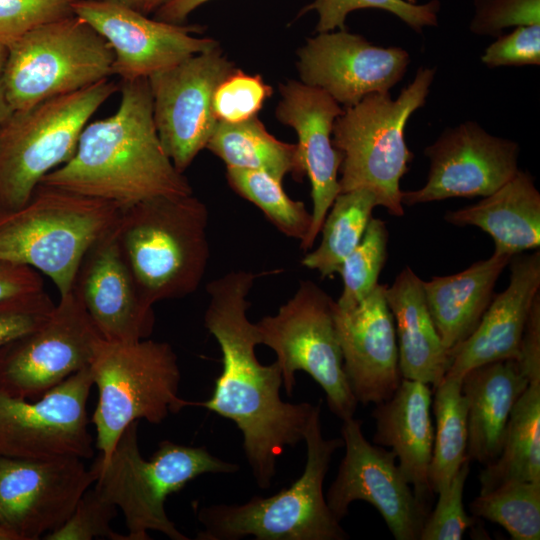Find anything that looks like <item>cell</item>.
<instances>
[{
	"label": "cell",
	"mask_w": 540,
	"mask_h": 540,
	"mask_svg": "<svg viewBox=\"0 0 540 540\" xmlns=\"http://www.w3.org/2000/svg\"><path fill=\"white\" fill-rule=\"evenodd\" d=\"M281 100L276 118L292 127L298 135L296 144L300 168L309 178L313 209L310 230L300 248L313 247L323 221L340 193L338 172L342 153L332 144L335 120L344 109L321 88L290 80L279 86Z\"/></svg>",
	"instance_id": "20"
},
{
	"label": "cell",
	"mask_w": 540,
	"mask_h": 540,
	"mask_svg": "<svg viewBox=\"0 0 540 540\" xmlns=\"http://www.w3.org/2000/svg\"><path fill=\"white\" fill-rule=\"evenodd\" d=\"M273 89L260 75L234 69L216 88L212 109L218 121L238 123L257 115Z\"/></svg>",
	"instance_id": "37"
},
{
	"label": "cell",
	"mask_w": 540,
	"mask_h": 540,
	"mask_svg": "<svg viewBox=\"0 0 540 540\" xmlns=\"http://www.w3.org/2000/svg\"><path fill=\"white\" fill-rule=\"evenodd\" d=\"M517 142L494 136L474 121L446 128L424 149L430 160L426 184L401 191L412 206L457 197L488 196L518 172Z\"/></svg>",
	"instance_id": "17"
},
{
	"label": "cell",
	"mask_w": 540,
	"mask_h": 540,
	"mask_svg": "<svg viewBox=\"0 0 540 540\" xmlns=\"http://www.w3.org/2000/svg\"><path fill=\"white\" fill-rule=\"evenodd\" d=\"M512 256L495 252L467 269L423 281L427 306L448 353L468 338L492 301L498 277Z\"/></svg>",
	"instance_id": "28"
},
{
	"label": "cell",
	"mask_w": 540,
	"mask_h": 540,
	"mask_svg": "<svg viewBox=\"0 0 540 540\" xmlns=\"http://www.w3.org/2000/svg\"><path fill=\"white\" fill-rule=\"evenodd\" d=\"M387 242L386 223L371 217L361 241L340 268L343 290L335 301L339 308L357 305L378 284L379 274L386 261Z\"/></svg>",
	"instance_id": "35"
},
{
	"label": "cell",
	"mask_w": 540,
	"mask_h": 540,
	"mask_svg": "<svg viewBox=\"0 0 540 540\" xmlns=\"http://www.w3.org/2000/svg\"><path fill=\"white\" fill-rule=\"evenodd\" d=\"M119 89L108 78L14 110L0 124V210L25 204L45 175L72 158L92 115Z\"/></svg>",
	"instance_id": "9"
},
{
	"label": "cell",
	"mask_w": 540,
	"mask_h": 540,
	"mask_svg": "<svg viewBox=\"0 0 540 540\" xmlns=\"http://www.w3.org/2000/svg\"><path fill=\"white\" fill-rule=\"evenodd\" d=\"M206 148L226 167L263 171L281 182L288 174L297 181L304 178L296 144L276 139L256 116L238 123L218 121Z\"/></svg>",
	"instance_id": "30"
},
{
	"label": "cell",
	"mask_w": 540,
	"mask_h": 540,
	"mask_svg": "<svg viewBox=\"0 0 540 540\" xmlns=\"http://www.w3.org/2000/svg\"><path fill=\"white\" fill-rule=\"evenodd\" d=\"M234 69L218 45L148 77L160 142L181 173L206 148L218 122L214 92Z\"/></svg>",
	"instance_id": "14"
},
{
	"label": "cell",
	"mask_w": 540,
	"mask_h": 540,
	"mask_svg": "<svg viewBox=\"0 0 540 540\" xmlns=\"http://www.w3.org/2000/svg\"><path fill=\"white\" fill-rule=\"evenodd\" d=\"M509 265L508 287L492 299L471 335L448 353L444 377L462 379L475 367L519 360L527 319L540 289V252L516 254Z\"/></svg>",
	"instance_id": "23"
},
{
	"label": "cell",
	"mask_w": 540,
	"mask_h": 540,
	"mask_svg": "<svg viewBox=\"0 0 540 540\" xmlns=\"http://www.w3.org/2000/svg\"><path fill=\"white\" fill-rule=\"evenodd\" d=\"M334 303L316 283L302 280L276 314L255 324L260 345L276 354L287 395L296 385L295 373L304 371L322 387L332 413L345 420L354 416L358 402L343 368Z\"/></svg>",
	"instance_id": "11"
},
{
	"label": "cell",
	"mask_w": 540,
	"mask_h": 540,
	"mask_svg": "<svg viewBox=\"0 0 540 540\" xmlns=\"http://www.w3.org/2000/svg\"><path fill=\"white\" fill-rule=\"evenodd\" d=\"M385 289L386 285L377 284L351 308H339L334 303L344 372L357 402L364 405L387 400L402 380L394 319Z\"/></svg>",
	"instance_id": "21"
},
{
	"label": "cell",
	"mask_w": 540,
	"mask_h": 540,
	"mask_svg": "<svg viewBox=\"0 0 540 540\" xmlns=\"http://www.w3.org/2000/svg\"><path fill=\"white\" fill-rule=\"evenodd\" d=\"M119 1L123 2L127 6L131 7L132 9L144 15H148L152 12H155L168 0H119Z\"/></svg>",
	"instance_id": "48"
},
{
	"label": "cell",
	"mask_w": 540,
	"mask_h": 540,
	"mask_svg": "<svg viewBox=\"0 0 540 540\" xmlns=\"http://www.w3.org/2000/svg\"><path fill=\"white\" fill-rule=\"evenodd\" d=\"M118 110L83 129L72 158L40 183L126 208L158 196L193 194L165 153L148 78L122 81Z\"/></svg>",
	"instance_id": "2"
},
{
	"label": "cell",
	"mask_w": 540,
	"mask_h": 540,
	"mask_svg": "<svg viewBox=\"0 0 540 540\" xmlns=\"http://www.w3.org/2000/svg\"><path fill=\"white\" fill-rule=\"evenodd\" d=\"M89 369L98 392L91 422L102 460L110 457L131 423L144 419L160 424L170 414L193 406L179 396L181 372L177 355L167 342L101 338Z\"/></svg>",
	"instance_id": "8"
},
{
	"label": "cell",
	"mask_w": 540,
	"mask_h": 540,
	"mask_svg": "<svg viewBox=\"0 0 540 540\" xmlns=\"http://www.w3.org/2000/svg\"><path fill=\"white\" fill-rule=\"evenodd\" d=\"M210 0H168L155 11L154 19L184 24L188 16L199 6Z\"/></svg>",
	"instance_id": "46"
},
{
	"label": "cell",
	"mask_w": 540,
	"mask_h": 540,
	"mask_svg": "<svg viewBox=\"0 0 540 540\" xmlns=\"http://www.w3.org/2000/svg\"><path fill=\"white\" fill-rule=\"evenodd\" d=\"M297 56L301 82L321 88L345 108L368 94L389 92L410 63L405 49L376 46L347 30L308 38Z\"/></svg>",
	"instance_id": "19"
},
{
	"label": "cell",
	"mask_w": 540,
	"mask_h": 540,
	"mask_svg": "<svg viewBox=\"0 0 540 540\" xmlns=\"http://www.w3.org/2000/svg\"><path fill=\"white\" fill-rule=\"evenodd\" d=\"M431 412L430 385L404 378L392 396L372 411L373 443L390 448L415 495L426 505L434 494L429 482L434 440Z\"/></svg>",
	"instance_id": "24"
},
{
	"label": "cell",
	"mask_w": 540,
	"mask_h": 540,
	"mask_svg": "<svg viewBox=\"0 0 540 540\" xmlns=\"http://www.w3.org/2000/svg\"><path fill=\"white\" fill-rule=\"evenodd\" d=\"M321 404L314 406L304 435L307 459L291 486L270 496H253L243 504H212L198 511L203 529L198 540H345L348 533L334 517L323 493L332 456L342 438L325 439Z\"/></svg>",
	"instance_id": "6"
},
{
	"label": "cell",
	"mask_w": 540,
	"mask_h": 540,
	"mask_svg": "<svg viewBox=\"0 0 540 540\" xmlns=\"http://www.w3.org/2000/svg\"><path fill=\"white\" fill-rule=\"evenodd\" d=\"M385 298L394 319L402 378L436 387L449 356L431 318L423 280L407 266L386 285Z\"/></svg>",
	"instance_id": "26"
},
{
	"label": "cell",
	"mask_w": 540,
	"mask_h": 540,
	"mask_svg": "<svg viewBox=\"0 0 540 540\" xmlns=\"http://www.w3.org/2000/svg\"><path fill=\"white\" fill-rule=\"evenodd\" d=\"M513 480L540 483V379L529 381L515 403L500 455L479 474L480 493Z\"/></svg>",
	"instance_id": "29"
},
{
	"label": "cell",
	"mask_w": 540,
	"mask_h": 540,
	"mask_svg": "<svg viewBox=\"0 0 540 540\" xmlns=\"http://www.w3.org/2000/svg\"><path fill=\"white\" fill-rule=\"evenodd\" d=\"M345 455L325 496L340 522L356 500L371 504L396 540H420L428 516L427 505L414 493L398 466L395 454L364 437L362 422L342 420Z\"/></svg>",
	"instance_id": "15"
},
{
	"label": "cell",
	"mask_w": 540,
	"mask_h": 540,
	"mask_svg": "<svg viewBox=\"0 0 540 540\" xmlns=\"http://www.w3.org/2000/svg\"><path fill=\"white\" fill-rule=\"evenodd\" d=\"M476 518L501 525L513 540L540 539V483L508 481L469 504Z\"/></svg>",
	"instance_id": "34"
},
{
	"label": "cell",
	"mask_w": 540,
	"mask_h": 540,
	"mask_svg": "<svg viewBox=\"0 0 540 540\" xmlns=\"http://www.w3.org/2000/svg\"><path fill=\"white\" fill-rule=\"evenodd\" d=\"M470 31L498 37L504 29L540 24V0H473Z\"/></svg>",
	"instance_id": "41"
},
{
	"label": "cell",
	"mask_w": 540,
	"mask_h": 540,
	"mask_svg": "<svg viewBox=\"0 0 540 540\" xmlns=\"http://www.w3.org/2000/svg\"><path fill=\"white\" fill-rule=\"evenodd\" d=\"M470 462L467 458L449 484L437 493L438 501L424 522L420 540H460L474 525L476 517L469 516L463 504Z\"/></svg>",
	"instance_id": "38"
},
{
	"label": "cell",
	"mask_w": 540,
	"mask_h": 540,
	"mask_svg": "<svg viewBox=\"0 0 540 540\" xmlns=\"http://www.w3.org/2000/svg\"><path fill=\"white\" fill-rule=\"evenodd\" d=\"M118 508L105 499L94 487L88 488L77 502L68 519L45 540H91L106 538L125 540V534L112 529L111 522Z\"/></svg>",
	"instance_id": "39"
},
{
	"label": "cell",
	"mask_w": 540,
	"mask_h": 540,
	"mask_svg": "<svg viewBox=\"0 0 540 540\" xmlns=\"http://www.w3.org/2000/svg\"><path fill=\"white\" fill-rule=\"evenodd\" d=\"M120 212L112 202L40 183L25 204L0 210V259L45 274L63 296L86 252L114 228Z\"/></svg>",
	"instance_id": "4"
},
{
	"label": "cell",
	"mask_w": 540,
	"mask_h": 540,
	"mask_svg": "<svg viewBox=\"0 0 540 540\" xmlns=\"http://www.w3.org/2000/svg\"><path fill=\"white\" fill-rule=\"evenodd\" d=\"M377 8L397 16L416 32L424 27L437 26V13L440 8L438 0L425 4H415L406 0H314L299 13L316 11L318 22L315 31L324 33L335 29L346 30L347 15L355 10Z\"/></svg>",
	"instance_id": "36"
},
{
	"label": "cell",
	"mask_w": 540,
	"mask_h": 540,
	"mask_svg": "<svg viewBox=\"0 0 540 540\" xmlns=\"http://www.w3.org/2000/svg\"><path fill=\"white\" fill-rule=\"evenodd\" d=\"M54 307L44 290L0 301V348L38 328Z\"/></svg>",
	"instance_id": "42"
},
{
	"label": "cell",
	"mask_w": 540,
	"mask_h": 540,
	"mask_svg": "<svg viewBox=\"0 0 540 540\" xmlns=\"http://www.w3.org/2000/svg\"><path fill=\"white\" fill-rule=\"evenodd\" d=\"M256 278L253 272L235 270L206 287L209 303L204 325L220 346L222 372L211 397L193 406L236 424L254 480L261 489H268L285 448L304 440L315 405L283 401L278 364L263 365L256 356L259 336L256 324L248 318V295Z\"/></svg>",
	"instance_id": "1"
},
{
	"label": "cell",
	"mask_w": 540,
	"mask_h": 540,
	"mask_svg": "<svg viewBox=\"0 0 540 540\" xmlns=\"http://www.w3.org/2000/svg\"><path fill=\"white\" fill-rule=\"evenodd\" d=\"M72 291L103 339L135 342L152 334L153 306L141 296L114 228L86 252Z\"/></svg>",
	"instance_id": "22"
},
{
	"label": "cell",
	"mask_w": 540,
	"mask_h": 540,
	"mask_svg": "<svg viewBox=\"0 0 540 540\" xmlns=\"http://www.w3.org/2000/svg\"><path fill=\"white\" fill-rule=\"evenodd\" d=\"M528 380L540 379V294L531 306L518 360Z\"/></svg>",
	"instance_id": "45"
},
{
	"label": "cell",
	"mask_w": 540,
	"mask_h": 540,
	"mask_svg": "<svg viewBox=\"0 0 540 540\" xmlns=\"http://www.w3.org/2000/svg\"><path fill=\"white\" fill-rule=\"evenodd\" d=\"M0 540H16V538L10 532L0 528Z\"/></svg>",
	"instance_id": "49"
},
{
	"label": "cell",
	"mask_w": 540,
	"mask_h": 540,
	"mask_svg": "<svg viewBox=\"0 0 540 540\" xmlns=\"http://www.w3.org/2000/svg\"><path fill=\"white\" fill-rule=\"evenodd\" d=\"M445 220L479 227L493 239L495 252L514 256L540 246V193L531 174L519 169L479 202L448 211Z\"/></svg>",
	"instance_id": "27"
},
{
	"label": "cell",
	"mask_w": 540,
	"mask_h": 540,
	"mask_svg": "<svg viewBox=\"0 0 540 540\" xmlns=\"http://www.w3.org/2000/svg\"><path fill=\"white\" fill-rule=\"evenodd\" d=\"M529 384L518 361L491 362L466 372L461 389L467 403L466 457L488 465L501 453L506 426Z\"/></svg>",
	"instance_id": "25"
},
{
	"label": "cell",
	"mask_w": 540,
	"mask_h": 540,
	"mask_svg": "<svg viewBox=\"0 0 540 540\" xmlns=\"http://www.w3.org/2000/svg\"><path fill=\"white\" fill-rule=\"evenodd\" d=\"M44 290L40 273L0 259V301Z\"/></svg>",
	"instance_id": "44"
},
{
	"label": "cell",
	"mask_w": 540,
	"mask_h": 540,
	"mask_svg": "<svg viewBox=\"0 0 540 540\" xmlns=\"http://www.w3.org/2000/svg\"><path fill=\"white\" fill-rule=\"evenodd\" d=\"M73 11L111 46L113 74L122 81L148 78L219 45L195 36L204 30L200 25L150 19L119 0H76Z\"/></svg>",
	"instance_id": "18"
},
{
	"label": "cell",
	"mask_w": 540,
	"mask_h": 540,
	"mask_svg": "<svg viewBox=\"0 0 540 540\" xmlns=\"http://www.w3.org/2000/svg\"><path fill=\"white\" fill-rule=\"evenodd\" d=\"M432 411L435 416L429 482L433 493L445 488L467 459V403L461 379L444 377L434 387Z\"/></svg>",
	"instance_id": "32"
},
{
	"label": "cell",
	"mask_w": 540,
	"mask_h": 540,
	"mask_svg": "<svg viewBox=\"0 0 540 540\" xmlns=\"http://www.w3.org/2000/svg\"><path fill=\"white\" fill-rule=\"evenodd\" d=\"M102 337L71 290L38 328L0 348V390L35 400L90 365Z\"/></svg>",
	"instance_id": "12"
},
{
	"label": "cell",
	"mask_w": 540,
	"mask_h": 540,
	"mask_svg": "<svg viewBox=\"0 0 540 540\" xmlns=\"http://www.w3.org/2000/svg\"><path fill=\"white\" fill-rule=\"evenodd\" d=\"M436 68L420 67L397 98L371 93L344 108L332 129V144L343 156L340 193L367 189L389 214H404L400 180L413 159L404 129L411 115L425 105Z\"/></svg>",
	"instance_id": "7"
},
{
	"label": "cell",
	"mask_w": 540,
	"mask_h": 540,
	"mask_svg": "<svg viewBox=\"0 0 540 540\" xmlns=\"http://www.w3.org/2000/svg\"><path fill=\"white\" fill-rule=\"evenodd\" d=\"M92 386L88 366L35 400L0 390V457L92 458L87 411Z\"/></svg>",
	"instance_id": "13"
},
{
	"label": "cell",
	"mask_w": 540,
	"mask_h": 540,
	"mask_svg": "<svg viewBox=\"0 0 540 540\" xmlns=\"http://www.w3.org/2000/svg\"><path fill=\"white\" fill-rule=\"evenodd\" d=\"M229 186L257 206L285 236L299 240L307 236L312 215L301 201L291 199L278 181L266 172L227 167Z\"/></svg>",
	"instance_id": "33"
},
{
	"label": "cell",
	"mask_w": 540,
	"mask_h": 540,
	"mask_svg": "<svg viewBox=\"0 0 540 540\" xmlns=\"http://www.w3.org/2000/svg\"><path fill=\"white\" fill-rule=\"evenodd\" d=\"M488 68L540 65V24L517 26L500 35L481 56Z\"/></svg>",
	"instance_id": "43"
},
{
	"label": "cell",
	"mask_w": 540,
	"mask_h": 540,
	"mask_svg": "<svg viewBox=\"0 0 540 540\" xmlns=\"http://www.w3.org/2000/svg\"><path fill=\"white\" fill-rule=\"evenodd\" d=\"M8 55V48L0 44V124L14 111L8 101L4 83V71Z\"/></svg>",
	"instance_id": "47"
},
{
	"label": "cell",
	"mask_w": 540,
	"mask_h": 540,
	"mask_svg": "<svg viewBox=\"0 0 540 540\" xmlns=\"http://www.w3.org/2000/svg\"><path fill=\"white\" fill-rule=\"evenodd\" d=\"M138 421L120 436L107 460L99 456L90 467L94 488L121 510L127 534L125 540H148L156 531L172 540H188L168 517L167 497L206 473H236L240 466L223 461L205 447L159 443L150 460L143 458L138 445Z\"/></svg>",
	"instance_id": "5"
},
{
	"label": "cell",
	"mask_w": 540,
	"mask_h": 540,
	"mask_svg": "<svg viewBox=\"0 0 540 540\" xmlns=\"http://www.w3.org/2000/svg\"><path fill=\"white\" fill-rule=\"evenodd\" d=\"M114 52L73 15L29 31L8 47L4 83L13 110L69 94L113 75Z\"/></svg>",
	"instance_id": "10"
},
{
	"label": "cell",
	"mask_w": 540,
	"mask_h": 540,
	"mask_svg": "<svg viewBox=\"0 0 540 540\" xmlns=\"http://www.w3.org/2000/svg\"><path fill=\"white\" fill-rule=\"evenodd\" d=\"M207 206L193 194L158 196L121 208L114 233L150 305L194 293L210 256Z\"/></svg>",
	"instance_id": "3"
},
{
	"label": "cell",
	"mask_w": 540,
	"mask_h": 540,
	"mask_svg": "<svg viewBox=\"0 0 540 540\" xmlns=\"http://www.w3.org/2000/svg\"><path fill=\"white\" fill-rule=\"evenodd\" d=\"M95 481L83 459L0 457V528L38 540L59 528Z\"/></svg>",
	"instance_id": "16"
},
{
	"label": "cell",
	"mask_w": 540,
	"mask_h": 540,
	"mask_svg": "<svg viewBox=\"0 0 540 540\" xmlns=\"http://www.w3.org/2000/svg\"><path fill=\"white\" fill-rule=\"evenodd\" d=\"M376 206L378 201L370 190L339 193L323 221L319 246L307 253L301 264L322 278L339 273L345 258L361 241Z\"/></svg>",
	"instance_id": "31"
},
{
	"label": "cell",
	"mask_w": 540,
	"mask_h": 540,
	"mask_svg": "<svg viewBox=\"0 0 540 540\" xmlns=\"http://www.w3.org/2000/svg\"><path fill=\"white\" fill-rule=\"evenodd\" d=\"M76 0H0V44L7 48L43 24L74 15Z\"/></svg>",
	"instance_id": "40"
}]
</instances>
